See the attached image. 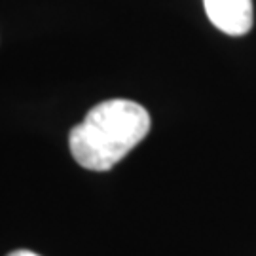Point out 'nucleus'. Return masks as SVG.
Instances as JSON below:
<instances>
[{
	"instance_id": "7ed1b4c3",
	"label": "nucleus",
	"mask_w": 256,
	"mask_h": 256,
	"mask_svg": "<svg viewBox=\"0 0 256 256\" xmlns=\"http://www.w3.org/2000/svg\"><path fill=\"white\" fill-rule=\"evenodd\" d=\"M8 256H40V254L32 252V250H25V248H19V250H14V252H10Z\"/></svg>"
},
{
	"instance_id": "f257e3e1",
	"label": "nucleus",
	"mask_w": 256,
	"mask_h": 256,
	"mask_svg": "<svg viewBox=\"0 0 256 256\" xmlns=\"http://www.w3.org/2000/svg\"><path fill=\"white\" fill-rule=\"evenodd\" d=\"M148 110L129 99H108L93 106L68 135L76 164L90 171H108L150 131Z\"/></svg>"
},
{
	"instance_id": "f03ea898",
	"label": "nucleus",
	"mask_w": 256,
	"mask_h": 256,
	"mask_svg": "<svg viewBox=\"0 0 256 256\" xmlns=\"http://www.w3.org/2000/svg\"><path fill=\"white\" fill-rule=\"evenodd\" d=\"M203 6L210 23L230 36H243L252 28V0H203Z\"/></svg>"
}]
</instances>
